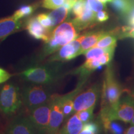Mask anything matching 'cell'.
I'll use <instances>...</instances> for the list:
<instances>
[{"mask_svg": "<svg viewBox=\"0 0 134 134\" xmlns=\"http://www.w3.org/2000/svg\"><path fill=\"white\" fill-rule=\"evenodd\" d=\"M62 71L59 63L48 62L47 64L31 65L16 75L27 83L50 86L61 79L63 76Z\"/></svg>", "mask_w": 134, "mask_h": 134, "instance_id": "obj_1", "label": "cell"}, {"mask_svg": "<svg viewBox=\"0 0 134 134\" xmlns=\"http://www.w3.org/2000/svg\"><path fill=\"white\" fill-rule=\"evenodd\" d=\"M78 34L72 22H65L53 29L49 40L37 57V62H40L46 57L56 52L63 46L76 39Z\"/></svg>", "mask_w": 134, "mask_h": 134, "instance_id": "obj_2", "label": "cell"}, {"mask_svg": "<svg viewBox=\"0 0 134 134\" xmlns=\"http://www.w3.org/2000/svg\"><path fill=\"white\" fill-rule=\"evenodd\" d=\"M23 105L21 88L14 83H7L0 88V112L5 117H14Z\"/></svg>", "mask_w": 134, "mask_h": 134, "instance_id": "obj_3", "label": "cell"}, {"mask_svg": "<svg viewBox=\"0 0 134 134\" xmlns=\"http://www.w3.org/2000/svg\"><path fill=\"white\" fill-rule=\"evenodd\" d=\"M23 105L27 111L49 101L53 94L48 85L27 83L21 89Z\"/></svg>", "mask_w": 134, "mask_h": 134, "instance_id": "obj_4", "label": "cell"}, {"mask_svg": "<svg viewBox=\"0 0 134 134\" xmlns=\"http://www.w3.org/2000/svg\"><path fill=\"white\" fill-rule=\"evenodd\" d=\"M101 93V109H105L114 105L120 98L125 90L122 89L120 84L115 79L112 66L108 65L105 70L103 88Z\"/></svg>", "mask_w": 134, "mask_h": 134, "instance_id": "obj_5", "label": "cell"}, {"mask_svg": "<svg viewBox=\"0 0 134 134\" xmlns=\"http://www.w3.org/2000/svg\"><path fill=\"white\" fill-rule=\"evenodd\" d=\"M134 115V96L128 94L120 98L111 108L100 109V118L104 120H121L126 123L131 122Z\"/></svg>", "mask_w": 134, "mask_h": 134, "instance_id": "obj_6", "label": "cell"}, {"mask_svg": "<svg viewBox=\"0 0 134 134\" xmlns=\"http://www.w3.org/2000/svg\"><path fill=\"white\" fill-rule=\"evenodd\" d=\"M51 99L46 104L27 113L38 134H47L51 111Z\"/></svg>", "mask_w": 134, "mask_h": 134, "instance_id": "obj_7", "label": "cell"}, {"mask_svg": "<svg viewBox=\"0 0 134 134\" xmlns=\"http://www.w3.org/2000/svg\"><path fill=\"white\" fill-rule=\"evenodd\" d=\"M100 92V86L94 85L83 92H80L74 99V113L94 107Z\"/></svg>", "mask_w": 134, "mask_h": 134, "instance_id": "obj_8", "label": "cell"}, {"mask_svg": "<svg viewBox=\"0 0 134 134\" xmlns=\"http://www.w3.org/2000/svg\"><path fill=\"white\" fill-rule=\"evenodd\" d=\"M51 111L47 134H58L60 127L65 121L60 95L53 94L51 98Z\"/></svg>", "mask_w": 134, "mask_h": 134, "instance_id": "obj_9", "label": "cell"}, {"mask_svg": "<svg viewBox=\"0 0 134 134\" xmlns=\"http://www.w3.org/2000/svg\"><path fill=\"white\" fill-rule=\"evenodd\" d=\"M6 134H38L26 114H18L8 124Z\"/></svg>", "mask_w": 134, "mask_h": 134, "instance_id": "obj_10", "label": "cell"}, {"mask_svg": "<svg viewBox=\"0 0 134 134\" xmlns=\"http://www.w3.org/2000/svg\"><path fill=\"white\" fill-rule=\"evenodd\" d=\"M80 55H81V45L77 38L60 48L57 52L50 56L47 61V62H67L74 59Z\"/></svg>", "mask_w": 134, "mask_h": 134, "instance_id": "obj_11", "label": "cell"}, {"mask_svg": "<svg viewBox=\"0 0 134 134\" xmlns=\"http://www.w3.org/2000/svg\"><path fill=\"white\" fill-rule=\"evenodd\" d=\"M25 29L31 37L37 40L47 42L51 36L52 31L44 27L37 19L36 17L30 18L26 21Z\"/></svg>", "mask_w": 134, "mask_h": 134, "instance_id": "obj_12", "label": "cell"}, {"mask_svg": "<svg viewBox=\"0 0 134 134\" xmlns=\"http://www.w3.org/2000/svg\"><path fill=\"white\" fill-rule=\"evenodd\" d=\"M91 9L87 2L85 11L82 14L78 17H75L72 21L76 31H82L94 25L95 21H96V14Z\"/></svg>", "mask_w": 134, "mask_h": 134, "instance_id": "obj_13", "label": "cell"}, {"mask_svg": "<svg viewBox=\"0 0 134 134\" xmlns=\"http://www.w3.org/2000/svg\"><path fill=\"white\" fill-rule=\"evenodd\" d=\"M23 27V21L14 19L12 16L0 19V40L21 31Z\"/></svg>", "mask_w": 134, "mask_h": 134, "instance_id": "obj_14", "label": "cell"}, {"mask_svg": "<svg viewBox=\"0 0 134 134\" xmlns=\"http://www.w3.org/2000/svg\"><path fill=\"white\" fill-rule=\"evenodd\" d=\"M105 33L106 32L104 31L93 32L85 34V35L78 37L81 45V55L84 54V53L87 50L94 47L99 40L104 36Z\"/></svg>", "mask_w": 134, "mask_h": 134, "instance_id": "obj_15", "label": "cell"}, {"mask_svg": "<svg viewBox=\"0 0 134 134\" xmlns=\"http://www.w3.org/2000/svg\"><path fill=\"white\" fill-rule=\"evenodd\" d=\"M58 134H78L81 131L84 124L77 116L76 114H73L66 120Z\"/></svg>", "mask_w": 134, "mask_h": 134, "instance_id": "obj_16", "label": "cell"}, {"mask_svg": "<svg viewBox=\"0 0 134 134\" xmlns=\"http://www.w3.org/2000/svg\"><path fill=\"white\" fill-rule=\"evenodd\" d=\"M117 36H118V31L108 32L99 40L94 47L99 48H108L116 46Z\"/></svg>", "mask_w": 134, "mask_h": 134, "instance_id": "obj_17", "label": "cell"}, {"mask_svg": "<svg viewBox=\"0 0 134 134\" xmlns=\"http://www.w3.org/2000/svg\"><path fill=\"white\" fill-rule=\"evenodd\" d=\"M68 11L69 10L63 6L57 8L53 11L48 13V16H50L52 21L53 27L62 23L66 19L68 16Z\"/></svg>", "mask_w": 134, "mask_h": 134, "instance_id": "obj_18", "label": "cell"}, {"mask_svg": "<svg viewBox=\"0 0 134 134\" xmlns=\"http://www.w3.org/2000/svg\"><path fill=\"white\" fill-rule=\"evenodd\" d=\"M115 47H108V48H99L94 47L90 48L86 52L84 53L83 55H85L86 59H90V58H98L99 57L103 55L104 53L108 52L110 50H115Z\"/></svg>", "mask_w": 134, "mask_h": 134, "instance_id": "obj_19", "label": "cell"}, {"mask_svg": "<svg viewBox=\"0 0 134 134\" xmlns=\"http://www.w3.org/2000/svg\"><path fill=\"white\" fill-rule=\"evenodd\" d=\"M113 7L121 14H127L131 10V4L129 0H112Z\"/></svg>", "mask_w": 134, "mask_h": 134, "instance_id": "obj_20", "label": "cell"}, {"mask_svg": "<svg viewBox=\"0 0 134 134\" xmlns=\"http://www.w3.org/2000/svg\"><path fill=\"white\" fill-rule=\"evenodd\" d=\"M36 9L35 5H26L23 6L19 9L15 11L12 17L16 19H20L24 17L29 16L31 15Z\"/></svg>", "mask_w": 134, "mask_h": 134, "instance_id": "obj_21", "label": "cell"}, {"mask_svg": "<svg viewBox=\"0 0 134 134\" xmlns=\"http://www.w3.org/2000/svg\"><path fill=\"white\" fill-rule=\"evenodd\" d=\"M102 123L106 132H109L113 134H115L122 133L124 131V129L122 125L114 120H104L102 121Z\"/></svg>", "mask_w": 134, "mask_h": 134, "instance_id": "obj_22", "label": "cell"}, {"mask_svg": "<svg viewBox=\"0 0 134 134\" xmlns=\"http://www.w3.org/2000/svg\"><path fill=\"white\" fill-rule=\"evenodd\" d=\"M99 126L98 124L94 122H89L83 125L81 131L78 134H99Z\"/></svg>", "mask_w": 134, "mask_h": 134, "instance_id": "obj_23", "label": "cell"}, {"mask_svg": "<svg viewBox=\"0 0 134 134\" xmlns=\"http://www.w3.org/2000/svg\"><path fill=\"white\" fill-rule=\"evenodd\" d=\"M94 107H92L87 109L76 112V114L80 120L83 124L91 121L93 119V109Z\"/></svg>", "mask_w": 134, "mask_h": 134, "instance_id": "obj_24", "label": "cell"}, {"mask_svg": "<svg viewBox=\"0 0 134 134\" xmlns=\"http://www.w3.org/2000/svg\"><path fill=\"white\" fill-rule=\"evenodd\" d=\"M36 18L37 21L41 23L42 26H43L47 29L50 30V31L52 30V21L51 18H50L48 14H46V13L40 14L36 17Z\"/></svg>", "mask_w": 134, "mask_h": 134, "instance_id": "obj_25", "label": "cell"}, {"mask_svg": "<svg viewBox=\"0 0 134 134\" xmlns=\"http://www.w3.org/2000/svg\"><path fill=\"white\" fill-rule=\"evenodd\" d=\"M86 0H76L72 7V11L76 17L80 16L85 11L86 7Z\"/></svg>", "mask_w": 134, "mask_h": 134, "instance_id": "obj_26", "label": "cell"}, {"mask_svg": "<svg viewBox=\"0 0 134 134\" xmlns=\"http://www.w3.org/2000/svg\"><path fill=\"white\" fill-rule=\"evenodd\" d=\"M65 0H43L42 6L49 9H55L63 6Z\"/></svg>", "mask_w": 134, "mask_h": 134, "instance_id": "obj_27", "label": "cell"}, {"mask_svg": "<svg viewBox=\"0 0 134 134\" xmlns=\"http://www.w3.org/2000/svg\"><path fill=\"white\" fill-rule=\"evenodd\" d=\"M89 6L94 12L102 11L105 8V4L99 0H87Z\"/></svg>", "mask_w": 134, "mask_h": 134, "instance_id": "obj_28", "label": "cell"}, {"mask_svg": "<svg viewBox=\"0 0 134 134\" xmlns=\"http://www.w3.org/2000/svg\"><path fill=\"white\" fill-rule=\"evenodd\" d=\"M14 75L8 72L6 70L0 67V85L8 81Z\"/></svg>", "mask_w": 134, "mask_h": 134, "instance_id": "obj_29", "label": "cell"}, {"mask_svg": "<svg viewBox=\"0 0 134 134\" xmlns=\"http://www.w3.org/2000/svg\"><path fill=\"white\" fill-rule=\"evenodd\" d=\"M109 19V15L105 11H100L96 14V21L103 23Z\"/></svg>", "mask_w": 134, "mask_h": 134, "instance_id": "obj_30", "label": "cell"}, {"mask_svg": "<svg viewBox=\"0 0 134 134\" xmlns=\"http://www.w3.org/2000/svg\"><path fill=\"white\" fill-rule=\"evenodd\" d=\"M124 134H134V125L130 127L126 130H125Z\"/></svg>", "mask_w": 134, "mask_h": 134, "instance_id": "obj_31", "label": "cell"}, {"mask_svg": "<svg viewBox=\"0 0 134 134\" xmlns=\"http://www.w3.org/2000/svg\"><path fill=\"white\" fill-rule=\"evenodd\" d=\"M129 24L131 25L133 27H134V13L132 14L131 17H130L129 19Z\"/></svg>", "mask_w": 134, "mask_h": 134, "instance_id": "obj_32", "label": "cell"}, {"mask_svg": "<svg viewBox=\"0 0 134 134\" xmlns=\"http://www.w3.org/2000/svg\"><path fill=\"white\" fill-rule=\"evenodd\" d=\"M99 1H101L102 3H103L104 4H105V3H106L111 2L112 0H99Z\"/></svg>", "mask_w": 134, "mask_h": 134, "instance_id": "obj_33", "label": "cell"}, {"mask_svg": "<svg viewBox=\"0 0 134 134\" xmlns=\"http://www.w3.org/2000/svg\"><path fill=\"white\" fill-rule=\"evenodd\" d=\"M131 124L132 125H134V115H133V117H132V119L131 120Z\"/></svg>", "mask_w": 134, "mask_h": 134, "instance_id": "obj_34", "label": "cell"}, {"mask_svg": "<svg viewBox=\"0 0 134 134\" xmlns=\"http://www.w3.org/2000/svg\"><path fill=\"white\" fill-rule=\"evenodd\" d=\"M0 134H6V133H0Z\"/></svg>", "mask_w": 134, "mask_h": 134, "instance_id": "obj_35", "label": "cell"}, {"mask_svg": "<svg viewBox=\"0 0 134 134\" xmlns=\"http://www.w3.org/2000/svg\"><path fill=\"white\" fill-rule=\"evenodd\" d=\"M115 134H121V133H115Z\"/></svg>", "mask_w": 134, "mask_h": 134, "instance_id": "obj_36", "label": "cell"}]
</instances>
